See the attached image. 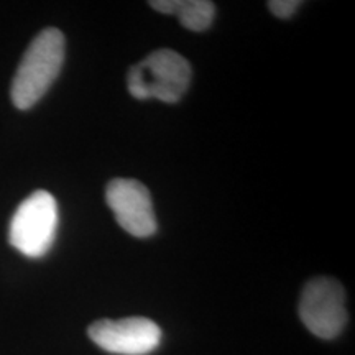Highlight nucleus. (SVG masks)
Masks as SVG:
<instances>
[{
	"label": "nucleus",
	"instance_id": "nucleus-7",
	"mask_svg": "<svg viewBox=\"0 0 355 355\" xmlns=\"http://www.w3.org/2000/svg\"><path fill=\"white\" fill-rule=\"evenodd\" d=\"M150 7L168 15H178L180 24L191 32L207 30L216 15L214 3L209 0H153Z\"/></svg>",
	"mask_w": 355,
	"mask_h": 355
},
{
	"label": "nucleus",
	"instance_id": "nucleus-5",
	"mask_svg": "<svg viewBox=\"0 0 355 355\" xmlns=\"http://www.w3.org/2000/svg\"><path fill=\"white\" fill-rule=\"evenodd\" d=\"M87 334L97 347L117 355L152 354L162 343V329L146 318L101 319L89 326Z\"/></svg>",
	"mask_w": 355,
	"mask_h": 355
},
{
	"label": "nucleus",
	"instance_id": "nucleus-4",
	"mask_svg": "<svg viewBox=\"0 0 355 355\" xmlns=\"http://www.w3.org/2000/svg\"><path fill=\"white\" fill-rule=\"evenodd\" d=\"M300 318L321 339H334L347 324L345 291L337 279L319 277L308 282L300 301Z\"/></svg>",
	"mask_w": 355,
	"mask_h": 355
},
{
	"label": "nucleus",
	"instance_id": "nucleus-1",
	"mask_svg": "<svg viewBox=\"0 0 355 355\" xmlns=\"http://www.w3.org/2000/svg\"><path fill=\"white\" fill-rule=\"evenodd\" d=\"M64 35L56 28L40 32L21 58L12 81V102L17 109L33 107L60 76L64 61Z\"/></svg>",
	"mask_w": 355,
	"mask_h": 355
},
{
	"label": "nucleus",
	"instance_id": "nucleus-2",
	"mask_svg": "<svg viewBox=\"0 0 355 355\" xmlns=\"http://www.w3.org/2000/svg\"><path fill=\"white\" fill-rule=\"evenodd\" d=\"M191 83V66L184 56L173 50H157L127 74L128 92L135 99H158L176 104Z\"/></svg>",
	"mask_w": 355,
	"mask_h": 355
},
{
	"label": "nucleus",
	"instance_id": "nucleus-6",
	"mask_svg": "<svg viewBox=\"0 0 355 355\" xmlns=\"http://www.w3.org/2000/svg\"><path fill=\"white\" fill-rule=\"evenodd\" d=\"M105 201L119 225L133 237L145 239L157 232V217L150 191L128 178H117L107 184Z\"/></svg>",
	"mask_w": 355,
	"mask_h": 355
},
{
	"label": "nucleus",
	"instance_id": "nucleus-8",
	"mask_svg": "<svg viewBox=\"0 0 355 355\" xmlns=\"http://www.w3.org/2000/svg\"><path fill=\"white\" fill-rule=\"evenodd\" d=\"M300 7V0H272V2H268V8L278 19H290Z\"/></svg>",
	"mask_w": 355,
	"mask_h": 355
},
{
	"label": "nucleus",
	"instance_id": "nucleus-3",
	"mask_svg": "<svg viewBox=\"0 0 355 355\" xmlns=\"http://www.w3.org/2000/svg\"><path fill=\"white\" fill-rule=\"evenodd\" d=\"M58 204L48 191H35L17 207L8 229V242L30 259L48 254L58 230Z\"/></svg>",
	"mask_w": 355,
	"mask_h": 355
}]
</instances>
